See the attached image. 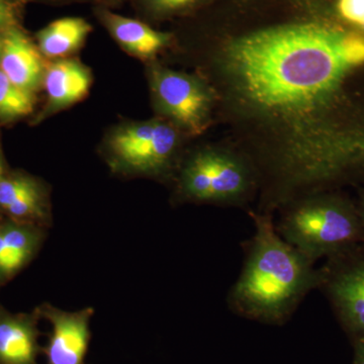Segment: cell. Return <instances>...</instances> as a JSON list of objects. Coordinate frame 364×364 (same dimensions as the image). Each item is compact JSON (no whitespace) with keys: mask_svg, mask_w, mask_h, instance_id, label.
Listing matches in <instances>:
<instances>
[{"mask_svg":"<svg viewBox=\"0 0 364 364\" xmlns=\"http://www.w3.org/2000/svg\"><path fill=\"white\" fill-rule=\"evenodd\" d=\"M39 1L53 2V4H67V2L83 1V0H39Z\"/></svg>","mask_w":364,"mask_h":364,"instance_id":"obj_24","label":"cell"},{"mask_svg":"<svg viewBox=\"0 0 364 364\" xmlns=\"http://www.w3.org/2000/svg\"><path fill=\"white\" fill-rule=\"evenodd\" d=\"M155 107L165 121L189 136L202 135L214 121L215 95L200 75L154 63L149 69Z\"/></svg>","mask_w":364,"mask_h":364,"instance_id":"obj_5","label":"cell"},{"mask_svg":"<svg viewBox=\"0 0 364 364\" xmlns=\"http://www.w3.org/2000/svg\"><path fill=\"white\" fill-rule=\"evenodd\" d=\"M38 332L30 318L0 315V364H38Z\"/></svg>","mask_w":364,"mask_h":364,"instance_id":"obj_12","label":"cell"},{"mask_svg":"<svg viewBox=\"0 0 364 364\" xmlns=\"http://www.w3.org/2000/svg\"><path fill=\"white\" fill-rule=\"evenodd\" d=\"M35 235L18 224L0 226V279L11 277L30 259L35 247Z\"/></svg>","mask_w":364,"mask_h":364,"instance_id":"obj_14","label":"cell"},{"mask_svg":"<svg viewBox=\"0 0 364 364\" xmlns=\"http://www.w3.org/2000/svg\"><path fill=\"white\" fill-rule=\"evenodd\" d=\"M182 195L195 202L245 207L259 193L257 172L231 146L208 147L191 156L182 168Z\"/></svg>","mask_w":364,"mask_h":364,"instance_id":"obj_4","label":"cell"},{"mask_svg":"<svg viewBox=\"0 0 364 364\" xmlns=\"http://www.w3.org/2000/svg\"><path fill=\"white\" fill-rule=\"evenodd\" d=\"M38 184L30 177L16 176L0 179V208L6 210L21 196L35 188Z\"/></svg>","mask_w":364,"mask_h":364,"instance_id":"obj_18","label":"cell"},{"mask_svg":"<svg viewBox=\"0 0 364 364\" xmlns=\"http://www.w3.org/2000/svg\"><path fill=\"white\" fill-rule=\"evenodd\" d=\"M213 1L214 0H136V9L144 21H162L188 18Z\"/></svg>","mask_w":364,"mask_h":364,"instance_id":"obj_15","label":"cell"},{"mask_svg":"<svg viewBox=\"0 0 364 364\" xmlns=\"http://www.w3.org/2000/svg\"><path fill=\"white\" fill-rule=\"evenodd\" d=\"M205 74L229 146L252 163L260 208L364 178V33L335 0H214Z\"/></svg>","mask_w":364,"mask_h":364,"instance_id":"obj_1","label":"cell"},{"mask_svg":"<svg viewBox=\"0 0 364 364\" xmlns=\"http://www.w3.org/2000/svg\"><path fill=\"white\" fill-rule=\"evenodd\" d=\"M2 40H4V33H0V55H1Z\"/></svg>","mask_w":364,"mask_h":364,"instance_id":"obj_26","label":"cell"},{"mask_svg":"<svg viewBox=\"0 0 364 364\" xmlns=\"http://www.w3.org/2000/svg\"><path fill=\"white\" fill-rule=\"evenodd\" d=\"M4 212L16 221H25L40 217L42 215V200L39 186H36L21 196L18 200L6 208Z\"/></svg>","mask_w":364,"mask_h":364,"instance_id":"obj_17","label":"cell"},{"mask_svg":"<svg viewBox=\"0 0 364 364\" xmlns=\"http://www.w3.org/2000/svg\"><path fill=\"white\" fill-rule=\"evenodd\" d=\"M16 26V11L11 0H0V32Z\"/></svg>","mask_w":364,"mask_h":364,"instance_id":"obj_20","label":"cell"},{"mask_svg":"<svg viewBox=\"0 0 364 364\" xmlns=\"http://www.w3.org/2000/svg\"><path fill=\"white\" fill-rule=\"evenodd\" d=\"M277 210V233L314 263L364 244L358 205L331 191L299 196Z\"/></svg>","mask_w":364,"mask_h":364,"instance_id":"obj_3","label":"cell"},{"mask_svg":"<svg viewBox=\"0 0 364 364\" xmlns=\"http://www.w3.org/2000/svg\"><path fill=\"white\" fill-rule=\"evenodd\" d=\"M33 107V92L14 85L0 70V117L13 119L25 117Z\"/></svg>","mask_w":364,"mask_h":364,"instance_id":"obj_16","label":"cell"},{"mask_svg":"<svg viewBox=\"0 0 364 364\" xmlns=\"http://www.w3.org/2000/svg\"><path fill=\"white\" fill-rule=\"evenodd\" d=\"M47 105L43 116L65 109L87 95L91 85L90 72L76 60H59L45 71Z\"/></svg>","mask_w":364,"mask_h":364,"instance_id":"obj_11","label":"cell"},{"mask_svg":"<svg viewBox=\"0 0 364 364\" xmlns=\"http://www.w3.org/2000/svg\"><path fill=\"white\" fill-rule=\"evenodd\" d=\"M95 14L112 39L138 58L153 59L176 42L174 33L155 30L142 20L119 16L109 7L97 6Z\"/></svg>","mask_w":364,"mask_h":364,"instance_id":"obj_8","label":"cell"},{"mask_svg":"<svg viewBox=\"0 0 364 364\" xmlns=\"http://www.w3.org/2000/svg\"><path fill=\"white\" fill-rule=\"evenodd\" d=\"M320 289L345 331L364 339V244L327 259Z\"/></svg>","mask_w":364,"mask_h":364,"instance_id":"obj_7","label":"cell"},{"mask_svg":"<svg viewBox=\"0 0 364 364\" xmlns=\"http://www.w3.org/2000/svg\"><path fill=\"white\" fill-rule=\"evenodd\" d=\"M97 1L100 2L98 6H105V7H111L114 6H117V4H121L124 0H97Z\"/></svg>","mask_w":364,"mask_h":364,"instance_id":"obj_22","label":"cell"},{"mask_svg":"<svg viewBox=\"0 0 364 364\" xmlns=\"http://www.w3.org/2000/svg\"><path fill=\"white\" fill-rule=\"evenodd\" d=\"M40 54L18 26L4 31L0 70L14 85L31 92L39 87L46 71Z\"/></svg>","mask_w":364,"mask_h":364,"instance_id":"obj_10","label":"cell"},{"mask_svg":"<svg viewBox=\"0 0 364 364\" xmlns=\"http://www.w3.org/2000/svg\"><path fill=\"white\" fill-rule=\"evenodd\" d=\"M4 176V162H2L1 153H0V179Z\"/></svg>","mask_w":364,"mask_h":364,"instance_id":"obj_25","label":"cell"},{"mask_svg":"<svg viewBox=\"0 0 364 364\" xmlns=\"http://www.w3.org/2000/svg\"><path fill=\"white\" fill-rule=\"evenodd\" d=\"M249 215L255 231L228 305L241 317L282 324L313 289L322 286L324 268H316L279 236L272 214L251 210Z\"/></svg>","mask_w":364,"mask_h":364,"instance_id":"obj_2","label":"cell"},{"mask_svg":"<svg viewBox=\"0 0 364 364\" xmlns=\"http://www.w3.org/2000/svg\"><path fill=\"white\" fill-rule=\"evenodd\" d=\"M92 26L82 18L69 16L52 21L37 33L38 49L49 58H62L85 44Z\"/></svg>","mask_w":364,"mask_h":364,"instance_id":"obj_13","label":"cell"},{"mask_svg":"<svg viewBox=\"0 0 364 364\" xmlns=\"http://www.w3.org/2000/svg\"><path fill=\"white\" fill-rule=\"evenodd\" d=\"M353 364H364V339L356 340Z\"/></svg>","mask_w":364,"mask_h":364,"instance_id":"obj_21","label":"cell"},{"mask_svg":"<svg viewBox=\"0 0 364 364\" xmlns=\"http://www.w3.org/2000/svg\"><path fill=\"white\" fill-rule=\"evenodd\" d=\"M335 11L342 21L364 33V0H335Z\"/></svg>","mask_w":364,"mask_h":364,"instance_id":"obj_19","label":"cell"},{"mask_svg":"<svg viewBox=\"0 0 364 364\" xmlns=\"http://www.w3.org/2000/svg\"><path fill=\"white\" fill-rule=\"evenodd\" d=\"M52 333L45 348L48 364H85L90 341V311L47 314Z\"/></svg>","mask_w":364,"mask_h":364,"instance_id":"obj_9","label":"cell"},{"mask_svg":"<svg viewBox=\"0 0 364 364\" xmlns=\"http://www.w3.org/2000/svg\"><path fill=\"white\" fill-rule=\"evenodd\" d=\"M358 205V213L359 215H360L361 221H363L364 226V191L363 193H361L360 200H359L358 205Z\"/></svg>","mask_w":364,"mask_h":364,"instance_id":"obj_23","label":"cell"},{"mask_svg":"<svg viewBox=\"0 0 364 364\" xmlns=\"http://www.w3.org/2000/svg\"><path fill=\"white\" fill-rule=\"evenodd\" d=\"M181 134L176 126L163 119L128 124L112 133L109 148L127 168L159 173L168 168L176 157Z\"/></svg>","mask_w":364,"mask_h":364,"instance_id":"obj_6","label":"cell"}]
</instances>
